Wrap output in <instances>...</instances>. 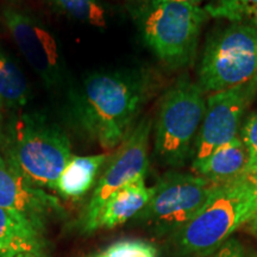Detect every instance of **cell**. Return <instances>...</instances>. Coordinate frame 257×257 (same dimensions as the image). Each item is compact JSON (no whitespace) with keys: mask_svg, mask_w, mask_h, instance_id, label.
I'll return each mask as SVG.
<instances>
[{"mask_svg":"<svg viewBox=\"0 0 257 257\" xmlns=\"http://www.w3.org/2000/svg\"><path fill=\"white\" fill-rule=\"evenodd\" d=\"M150 91L147 74L136 70L89 75L72 99L76 125L102 148L120 144Z\"/></svg>","mask_w":257,"mask_h":257,"instance_id":"obj_1","label":"cell"},{"mask_svg":"<svg viewBox=\"0 0 257 257\" xmlns=\"http://www.w3.org/2000/svg\"><path fill=\"white\" fill-rule=\"evenodd\" d=\"M4 157L37 187L55 186L72 159L67 134L41 114H21L12 119L3 136Z\"/></svg>","mask_w":257,"mask_h":257,"instance_id":"obj_2","label":"cell"},{"mask_svg":"<svg viewBox=\"0 0 257 257\" xmlns=\"http://www.w3.org/2000/svg\"><path fill=\"white\" fill-rule=\"evenodd\" d=\"M257 213V182L251 175L219 185L198 213L180 229V245L188 252H208Z\"/></svg>","mask_w":257,"mask_h":257,"instance_id":"obj_3","label":"cell"},{"mask_svg":"<svg viewBox=\"0 0 257 257\" xmlns=\"http://www.w3.org/2000/svg\"><path fill=\"white\" fill-rule=\"evenodd\" d=\"M207 17L206 10L172 0H146L137 11L146 44L173 68L194 59L199 34Z\"/></svg>","mask_w":257,"mask_h":257,"instance_id":"obj_4","label":"cell"},{"mask_svg":"<svg viewBox=\"0 0 257 257\" xmlns=\"http://www.w3.org/2000/svg\"><path fill=\"white\" fill-rule=\"evenodd\" d=\"M206 111L200 86L180 80L163 96L155 126V153L161 162L182 166L191 153Z\"/></svg>","mask_w":257,"mask_h":257,"instance_id":"obj_5","label":"cell"},{"mask_svg":"<svg viewBox=\"0 0 257 257\" xmlns=\"http://www.w3.org/2000/svg\"><path fill=\"white\" fill-rule=\"evenodd\" d=\"M257 78V28L233 24L207 42L199 69L202 91L220 92Z\"/></svg>","mask_w":257,"mask_h":257,"instance_id":"obj_6","label":"cell"},{"mask_svg":"<svg viewBox=\"0 0 257 257\" xmlns=\"http://www.w3.org/2000/svg\"><path fill=\"white\" fill-rule=\"evenodd\" d=\"M152 120L144 118L135 126L121 146L115 153L113 159L105 170L104 175L96 184L91 200L83 214V229L86 231L95 230V223L102 206L107 199L125 186L146 178L149 160V146Z\"/></svg>","mask_w":257,"mask_h":257,"instance_id":"obj_7","label":"cell"},{"mask_svg":"<svg viewBox=\"0 0 257 257\" xmlns=\"http://www.w3.org/2000/svg\"><path fill=\"white\" fill-rule=\"evenodd\" d=\"M218 186L199 175L169 173L154 187L146 217L163 229L182 227L204 206Z\"/></svg>","mask_w":257,"mask_h":257,"instance_id":"obj_8","label":"cell"},{"mask_svg":"<svg viewBox=\"0 0 257 257\" xmlns=\"http://www.w3.org/2000/svg\"><path fill=\"white\" fill-rule=\"evenodd\" d=\"M257 92V78L213 93L206 102L204 119L195 138L193 165L207 159L214 150L236 138L240 119Z\"/></svg>","mask_w":257,"mask_h":257,"instance_id":"obj_9","label":"cell"},{"mask_svg":"<svg viewBox=\"0 0 257 257\" xmlns=\"http://www.w3.org/2000/svg\"><path fill=\"white\" fill-rule=\"evenodd\" d=\"M4 21L16 46L44 83H60L62 62L54 35L35 18L16 10H5Z\"/></svg>","mask_w":257,"mask_h":257,"instance_id":"obj_10","label":"cell"},{"mask_svg":"<svg viewBox=\"0 0 257 257\" xmlns=\"http://www.w3.org/2000/svg\"><path fill=\"white\" fill-rule=\"evenodd\" d=\"M0 207L15 211L43 232L47 219L62 212L59 199L32 185L0 155Z\"/></svg>","mask_w":257,"mask_h":257,"instance_id":"obj_11","label":"cell"},{"mask_svg":"<svg viewBox=\"0 0 257 257\" xmlns=\"http://www.w3.org/2000/svg\"><path fill=\"white\" fill-rule=\"evenodd\" d=\"M249 161L248 149L243 141L236 137L192 168L197 175L217 185H224L248 175Z\"/></svg>","mask_w":257,"mask_h":257,"instance_id":"obj_12","label":"cell"},{"mask_svg":"<svg viewBox=\"0 0 257 257\" xmlns=\"http://www.w3.org/2000/svg\"><path fill=\"white\" fill-rule=\"evenodd\" d=\"M154 194V187H148L146 178L131 182L112 194L102 206L95 223V230L99 227H112L124 224L146 208Z\"/></svg>","mask_w":257,"mask_h":257,"instance_id":"obj_13","label":"cell"},{"mask_svg":"<svg viewBox=\"0 0 257 257\" xmlns=\"http://www.w3.org/2000/svg\"><path fill=\"white\" fill-rule=\"evenodd\" d=\"M42 233L22 214L0 207V243L5 246L0 257H16L21 253L41 257Z\"/></svg>","mask_w":257,"mask_h":257,"instance_id":"obj_14","label":"cell"},{"mask_svg":"<svg viewBox=\"0 0 257 257\" xmlns=\"http://www.w3.org/2000/svg\"><path fill=\"white\" fill-rule=\"evenodd\" d=\"M107 159L106 154L72 156L57 180L55 191L64 199L78 200L82 198L94 185L96 175Z\"/></svg>","mask_w":257,"mask_h":257,"instance_id":"obj_15","label":"cell"},{"mask_svg":"<svg viewBox=\"0 0 257 257\" xmlns=\"http://www.w3.org/2000/svg\"><path fill=\"white\" fill-rule=\"evenodd\" d=\"M28 94V83L23 74L0 50V100L17 108L27 104Z\"/></svg>","mask_w":257,"mask_h":257,"instance_id":"obj_16","label":"cell"},{"mask_svg":"<svg viewBox=\"0 0 257 257\" xmlns=\"http://www.w3.org/2000/svg\"><path fill=\"white\" fill-rule=\"evenodd\" d=\"M206 12L234 24L257 28V0H217L216 4L206 8Z\"/></svg>","mask_w":257,"mask_h":257,"instance_id":"obj_17","label":"cell"},{"mask_svg":"<svg viewBox=\"0 0 257 257\" xmlns=\"http://www.w3.org/2000/svg\"><path fill=\"white\" fill-rule=\"evenodd\" d=\"M67 15L96 28L106 27V14L100 0H51Z\"/></svg>","mask_w":257,"mask_h":257,"instance_id":"obj_18","label":"cell"},{"mask_svg":"<svg viewBox=\"0 0 257 257\" xmlns=\"http://www.w3.org/2000/svg\"><path fill=\"white\" fill-rule=\"evenodd\" d=\"M105 252L107 257H156L155 248L142 240H121Z\"/></svg>","mask_w":257,"mask_h":257,"instance_id":"obj_19","label":"cell"},{"mask_svg":"<svg viewBox=\"0 0 257 257\" xmlns=\"http://www.w3.org/2000/svg\"><path fill=\"white\" fill-rule=\"evenodd\" d=\"M240 140L249 153V174H253L257 172V113L251 114L246 119Z\"/></svg>","mask_w":257,"mask_h":257,"instance_id":"obj_20","label":"cell"},{"mask_svg":"<svg viewBox=\"0 0 257 257\" xmlns=\"http://www.w3.org/2000/svg\"><path fill=\"white\" fill-rule=\"evenodd\" d=\"M212 257H244V252L236 239H227Z\"/></svg>","mask_w":257,"mask_h":257,"instance_id":"obj_21","label":"cell"},{"mask_svg":"<svg viewBox=\"0 0 257 257\" xmlns=\"http://www.w3.org/2000/svg\"><path fill=\"white\" fill-rule=\"evenodd\" d=\"M172 2H178V3H184V4H189V5H194L198 6L202 0H172Z\"/></svg>","mask_w":257,"mask_h":257,"instance_id":"obj_22","label":"cell"},{"mask_svg":"<svg viewBox=\"0 0 257 257\" xmlns=\"http://www.w3.org/2000/svg\"><path fill=\"white\" fill-rule=\"evenodd\" d=\"M16 257H36V256L31 255V253H21V255H17Z\"/></svg>","mask_w":257,"mask_h":257,"instance_id":"obj_23","label":"cell"},{"mask_svg":"<svg viewBox=\"0 0 257 257\" xmlns=\"http://www.w3.org/2000/svg\"><path fill=\"white\" fill-rule=\"evenodd\" d=\"M4 250H5V246H4V244H3V243H0V255H2V253L4 252Z\"/></svg>","mask_w":257,"mask_h":257,"instance_id":"obj_24","label":"cell"},{"mask_svg":"<svg viewBox=\"0 0 257 257\" xmlns=\"http://www.w3.org/2000/svg\"><path fill=\"white\" fill-rule=\"evenodd\" d=\"M96 257H107V255H106V252L104 251V252L100 253V255H99V256H96Z\"/></svg>","mask_w":257,"mask_h":257,"instance_id":"obj_25","label":"cell"},{"mask_svg":"<svg viewBox=\"0 0 257 257\" xmlns=\"http://www.w3.org/2000/svg\"><path fill=\"white\" fill-rule=\"evenodd\" d=\"M253 219H255V223L257 224V213H256V216H255V218H253Z\"/></svg>","mask_w":257,"mask_h":257,"instance_id":"obj_26","label":"cell"},{"mask_svg":"<svg viewBox=\"0 0 257 257\" xmlns=\"http://www.w3.org/2000/svg\"><path fill=\"white\" fill-rule=\"evenodd\" d=\"M0 104H2V100H0Z\"/></svg>","mask_w":257,"mask_h":257,"instance_id":"obj_27","label":"cell"}]
</instances>
